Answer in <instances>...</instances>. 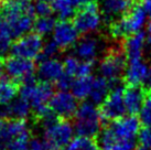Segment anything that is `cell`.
Masks as SVG:
<instances>
[{"mask_svg": "<svg viewBox=\"0 0 151 150\" xmlns=\"http://www.w3.org/2000/svg\"><path fill=\"white\" fill-rule=\"evenodd\" d=\"M147 41L149 42V44H150V45H151V37L148 38V40H147Z\"/></svg>", "mask_w": 151, "mask_h": 150, "instance_id": "74e56055", "label": "cell"}, {"mask_svg": "<svg viewBox=\"0 0 151 150\" xmlns=\"http://www.w3.org/2000/svg\"><path fill=\"white\" fill-rule=\"evenodd\" d=\"M21 84L11 77H0V106L9 104L20 91Z\"/></svg>", "mask_w": 151, "mask_h": 150, "instance_id": "ffe728a7", "label": "cell"}, {"mask_svg": "<svg viewBox=\"0 0 151 150\" xmlns=\"http://www.w3.org/2000/svg\"><path fill=\"white\" fill-rule=\"evenodd\" d=\"M150 92H151V91H150Z\"/></svg>", "mask_w": 151, "mask_h": 150, "instance_id": "60d3db41", "label": "cell"}, {"mask_svg": "<svg viewBox=\"0 0 151 150\" xmlns=\"http://www.w3.org/2000/svg\"><path fill=\"white\" fill-rule=\"evenodd\" d=\"M73 77H74V76L66 74V73L64 72V74L55 82V86L59 88L60 91H67V89L72 88V85L74 83Z\"/></svg>", "mask_w": 151, "mask_h": 150, "instance_id": "4dcf8cb0", "label": "cell"}, {"mask_svg": "<svg viewBox=\"0 0 151 150\" xmlns=\"http://www.w3.org/2000/svg\"><path fill=\"white\" fill-rule=\"evenodd\" d=\"M147 14L139 2H134L128 12L109 23V33L114 39H126L139 32L146 23Z\"/></svg>", "mask_w": 151, "mask_h": 150, "instance_id": "7a4b0ae2", "label": "cell"}, {"mask_svg": "<svg viewBox=\"0 0 151 150\" xmlns=\"http://www.w3.org/2000/svg\"><path fill=\"white\" fill-rule=\"evenodd\" d=\"M146 41H147V35L142 31H139L125 39L122 48L126 53L128 64L142 60L143 48H145Z\"/></svg>", "mask_w": 151, "mask_h": 150, "instance_id": "5bb4252c", "label": "cell"}, {"mask_svg": "<svg viewBox=\"0 0 151 150\" xmlns=\"http://www.w3.org/2000/svg\"><path fill=\"white\" fill-rule=\"evenodd\" d=\"M149 91L141 85H126L124 89V102L126 110L129 115H137L140 112L145 100Z\"/></svg>", "mask_w": 151, "mask_h": 150, "instance_id": "4fadbf2b", "label": "cell"}, {"mask_svg": "<svg viewBox=\"0 0 151 150\" xmlns=\"http://www.w3.org/2000/svg\"><path fill=\"white\" fill-rule=\"evenodd\" d=\"M44 150H50V149H49V148H46V149H44Z\"/></svg>", "mask_w": 151, "mask_h": 150, "instance_id": "ab89813d", "label": "cell"}, {"mask_svg": "<svg viewBox=\"0 0 151 150\" xmlns=\"http://www.w3.org/2000/svg\"><path fill=\"white\" fill-rule=\"evenodd\" d=\"M72 137L73 127L70 120L61 118L45 129L44 142L50 150H62L72 141Z\"/></svg>", "mask_w": 151, "mask_h": 150, "instance_id": "52a82bcc", "label": "cell"}, {"mask_svg": "<svg viewBox=\"0 0 151 150\" xmlns=\"http://www.w3.org/2000/svg\"><path fill=\"white\" fill-rule=\"evenodd\" d=\"M20 97L25 100L33 109L49 104V100L54 94V88L51 82L38 81L35 83L21 84Z\"/></svg>", "mask_w": 151, "mask_h": 150, "instance_id": "5b68a950", "label": "cell"}, {"mask_svg": "<svg viewBox=\"0 0 151 150\" xmlns=\"http://www.w3.org/2000/svg\"><path fill=\"white\" fill-rule=\"evenodd\" d=\"M49 106L60 118L67 120L74 118V115L78 108L77 98L72 93H68L66 91L54 93L51 100H49Z\"/></svg>", "mask_w": 151, "mask_h": 150, "instance_id": "30bf717a", "label": "cell"}, {"mask_svg": "<svg viewBox=\"0 0 151 150\" xmlns=\"http://www.w3.org/2000/svg\"><path fill=\"white\" fill-rule=\"evenodd\" d=\"M132 0H101V12L108 23L113 22L116 17H122L134 6Z\"/></svg>", "mask_w": 151, "mask_h": 150, "instance_id": "9a60e30c", "label": "cell"}, {"mask_svg": "<svg viewBox=\"0 0 151 150\" xmlns=\"http://www.w3.org/2000/svg\"><path fill=\"white\" fill-rule=\"evenodd\" d=\"M98 49V42L92 37L83 38L75 44V53L83 61H95Z\"/></svg>", "mask_w": 151, "mask_h": 150, "instance_id": "d6986e66", "label": "cell"}, {"mask_svg": "<svg viewBox=\"0 0 151 150\" xmlns=\"http://www.w3.org/2000/svg\"><path fill=\"white\" fill-rule=\"evenodd\" d=\"M138 141L139 145L151 150V126H141L138 133Z\"/></svg>", "mask_w": 151, "mask_h": 150, "instance_id": "f1b7e54d", "label": "cell"}, {"mask_svg": "<svg viewBox=\"0 0 151 150\" xmlns=\"http://www.w3.org/2000/svg\"><path fill=\"white\" fill-rule=\"evenodd\" d=\"M11 140L12 137L9 128V119L0 117V148L6 149Z\"/></svg>", "mask_w": 151, "mask_h": 150, "instance_id": "d4e9b609", "label": "cell"}, {"mask_svg": "<svg viewBox=\"0 0 151 150\" xmlns=\"http://www.w3.org/2000/svg\"><path fill=\"white\" fill-rule=\"evenodd\" d=\"M140 6L142 7L145 12L151 19V0H140Z\"/></svg>", "mask_w": 151, "mask_h": 150, "instance_id": "836d02e7", "label": "cell"}, {"mask_svg": "<svg viewBox=\"0 0 151 150\" xmlns=\"http://www.w3.org/2000/svg\"><path fill=\"white\" fill-rule=\"evenodd\" d=\"M64 74V65L56 58H47L40 62L38 67V75L41 81L56 82Z\"/></svg>", "mask_w": 151, "mask_h": 150, "instance_id": "e0dca14e", "label": "cell"}, {"mask_svg": "<svg viewBox=\"0 0 151 150\" xmlns=\"http://www.w3.org/2000/svg\"><path fill=\"white\" fill-rule=\"evenodd\" d=\"M124 89H125L124 84L111 88L108 96L99 105L98 108L104 125L125 117L127 110L124 102Z\"/></svg>", "mask_w": 151, "mask_h": 150, "instance_id": "277c9868", "label": "cell"}, {"mask_svg": "<svg viewBox=\"0 0 151 150\" xmlns=\"http://www.w3.org/2000/svg\"><path fill=\"white\" fill-rule=\"evenodd\" d=\"M139 119L142 126H151V92L148 93L139 112Z\"/></svg>", "mask_w": 151, "mask_h": 150, "instance_id": "484cf974", "label": "cell"}, {"mask_svg": "<svg viewBox=\"0 0 151 150\" xmlns=\"http://www.w3.org/2000/svg\"><path fill=\"white\" fill-rule=\"evenodd\" d=\"M11 38L4 34H0V58H6V54L11 49Z\"/></svg>", "mask_w": 151, "mask_h": 150, "instance_id": "d6a6232c", "label": "cell"}, {"mask_svg": "<svg viewBox=\"0 0 151 150\" xmlns=\"http://www.w3.org/2000/svg\"><path fill=\"white\" fill-rule=\"evenodd\" d=\"M31 105L22 97L11 100L0 109V117L7 119H25L29 116Z\"/></svg>", "mask_w": 151, "mask_h": 150, "instance_id": "2e32d148", "label": "cell"}, {"mask_svg": "<svg viewBox=\"0 0 151 150\" xmlns=\"http://www.w3.org/2000/svg\"><path fill=\"white\" fill-rule=\"evenodd\" d=\"M94 67V61H83L80 63V66L76 73L77 77H86V76H91V73Z\"/></svg>", "mask_w": 151, "mask_h": 150, "instance_id": "1f68e13d", "label": "cell"}, {"mask_svg": "<svg viewBox=\"0 0 151 150\" xmlns=\"http://www.w3.org/2000/svg\"><path fill=\"white\" fill-rule=\"evenodd\" d=\"M93 81H94V79L92 76L77 77V79H75L73 85H72V94L75 96L77 100H84L91 94Z\"/></svg>", "mask_w": 151, "mask_h": 150, "instance_id": "7402d4cb", "label": "cell"}, {"mask_svg": "<svg viewBox=\"0 0 151 150\" xmlns=\"http://www.w3.org/2000/svg\"><path fill=\"white\" fill-rule=\"evenodd\" d=\"M146 30H147V33L149 34V37H151V19L147 22V25H146Z\"/></svg>", "mask_w": 151, "mask_h": 150, "instance_id": "d590c367", "label": "cell"}, {"mask_svg": "<svg viewBox=\"0 0 151 150\" xmlns=\"http://www.w3.org/2000/svg\"><path fill=\"white\" fill-rule=\"evenodd\" d=\"M149 67L145 62L138 61V62L129 63L126 69L125 75H124V82L126 85H141L143 79H146Z\"/></svg>", "mask_w": 151, "mask_h": 150, "instance_id": "ac0fdd59", "label": "cell"}, {"mask_svg": "<svg viewBox=\"0 0 151 150\" xmlns=\"http://www.w3.org/2000/svg\"><path fill=\"white\" fill-rule=\"evenodd\" d=\"M61 50L60 49V46L56 44V42L54 40H50V41H47L43 45V49L41 51V53L39 54L38 58H37V61L39 62H43V61H45L47 58H52V56H54L55 54H58V52Z\"/></svg>", "mask_w": 151, "mask_h": 150, "instance_id": "cb8c5ba5", "label": "cell"}, {"mask_svg": "<svg viewBox=\"0 0 151 150\" xmlns=\"http://www.w3.org/2000/svg\"><path fill=\"white\" fill-rule=\"evenodd\" d=\"M42 37L35 32L27 33L16 39L11 44V55L19 58L37 60L43 49Z\"/></svg>", "mask_w": 151, "mask_h": 150, "instance_id": "ba28073f", "label": "cell"}, {"mask_svg": "<svg viewBox=\"0 0 151 150\" xmlns=\"http://www.w3.org/2000/svg\"><path fill=\"white\" fill-rule=\"evenodd\" d=\"M53 40L60 46L61 50H67L75 45L78 40V31L70 20H60L53 31Z\"/></svg>", "mask_w": 151, "mask_h": 150, "instance_id": "7c38bea8", "label": "cell"}, {"mask_svg": "<svg viewBox=\"0 0 151 150\" xmlns=\"http://www.w3.org/2000/svg\"><path fill=\"white\" fill-rule=\"evenodd\" d=\"M101 23V12L99 4L93 0L76 9L73 25L80 34H88L96 31Z\"/></svg>", "mask_w": 151, "mask_h": 150, "instance_id": "3957f363", "label": "cell"}, {"mask_svg": "<svg viewBox=\"0 0 151 150\" xmlns=\"http://www.w3.org/2000/svg\"><path fill=\"white\" fill-rule=\"evenodd\" d=\"M58 21L53 17H37L33 23V30L35 33L41 37L50 34L54 31V28Z\"/></svg>", "mask_w": 151, "mask_h": 150, "instance_id": "603a6c76", "label": "cell"}, {"mask_svg": "<svg viewBox=\"0 0 151 150\" xmlns=\"http://www.w3.org/2000/svg\"><path fill=\"white\" fill-rule=\"evenodd\" d=\"M4 1H7V0H0V4H2V2H4Z\"/></svg>", "mask_w": 151, "mask_h": 150, "instance_id": "f35d334b", "label": "cell"}, {"mask_svg": "<svg viewBox=\"0 0 151 150\" xmlns=\"http://www.w3.org/2000/svg\"><path fill=\"white\" fill-rule=\"evenodd\" d=\"M34 12L37 17H51V14L54 12V9L50 2L38 0V2L34 4Z\"/></svg>", "mask_w": 151, "mask_h": 150, "instance_id": "83f0119b", "label": "cell"}, {"mask_svg": "<svg viewBox=\"0 0 151 150\" xmlns=\"http://www.w3.org/2000/svg\"><path fill=\"white\" fill-rule=\"evenodd\" d=\"M4 69L11 79L21 84L25 79L34 75L35 63L33 60L11 55L4 58Z\"/></svg>", "mask_w": 151, "mask_h": 150, "instance_id": "8fae6325", "label": "cell"}, {"mask_svg": "<svg viewBox=\"0 0 151 150\" xmlns=\"http://www.w3.org/2000/svg\"><path fill=\"white\" fill-rule=\"evenodd\" d=\"M31 133L12 139L4 150H29Z\"/></svg>", "mask_w": 151, "mask_h": 150, "instance_id": "4316f807", "label": "cell"}, {"mask_svg": "<svg viewBox=\"0 0 151 150\" xmlns=\"http://www.w3.org/2000/svg\"><path fill=\"white\" fill-rule=\"evenodd\" d=\"M80 61L75 58V56H67L63 62L64 65V72L68 75L72 76H76L78 66H80Z\"/></svg>", "mask_w": 151, "mask_h": 150, "instance_id": "f546056e", "label": "cell"}, {"mask_svg": "<svg viewBox=\"0 0 151 150\" xmlns=\"http://www.w3.org/2000/svg\"><path fill=\"white\" fill-rule=\"evenodd\" d=\"M99 108L92 102H83L74 115V129L80 137L96 138L101 128Z\"/></svg>", "mask_w": 151, "mask_h": 150, "instance_id": "6da1fadb", "label": "cell"}, {"mask_svg": "<svg viewBox=\"0 0 151 150\" xmlns=\"http://www.w3.org/2000/svg\"><path fill=\"white\" fill-rule=\"evenodd\" d=\"M127 60L126 53L124 48H114L107 52L105 58L101 60L99 70L101 75L108 81L111 79H120L127 69Z\"/></svg>", "mask_w": 151, "mask_h": 150, "instance_id": "8992f818", "label": "cell"}, {"mask_svg": "<svg viewBox=\"0 0 151 150\" xmlns=\"http://www.w3.org/2000/svg\"><path fill=\"white\" fill-rule=\"evenodd\" d=\"M109 92H110V86H109L108 79H105L104 76H98L96 79H94L91 94H89L92 103L99 106L108 96Z\"/></svg>", "mask_w": 151, "mask_h": 150, "instance_id": "44dd1931", "label": "cell"}, {"mask_svg": "<svg viewBox=\"0 0 151 150\" xmlns=\"http://www.w3.org/2000/svg\"><path fill=\"white\" fill-rule=\"evenodd\" d=\"M40 1H45V2H53V1H54V0H40Z\"/></svg>", "mask_w": 151, "mask_h": 150, "instance_id": "8d00e7d4", "label": "cell"}, {"mask_svg": "<svg viewBox=\"0 0 151 150\" xmlns=\"http://www.w3.org/2000/svg\"><path fill=\"white\" fill-rule=\"evenodd\" d=\"M106 125H108L110 129L113 130L117 142L126 141V140H136L139 130L142 126L140 123V119L136 115H128L120 119L110 121Z\"/></svg>", "mask_w": 151, "mask_h": 150, "instance_id": "9c48e42d", "label": "cell"}, {"mask_svg": "<svg viewBox=\"0 0 151 150\" xmlns=\"http://www.w3.org/2000/svg\"><path fill=\"white\" fill-rule=\"evenodd\" d=\"M4 70V58H0V77H2Z\"/></svg>", "mask_w": 151, "mask_h": 150, "instance_id": "e575fe53", "label": "cell"}]
</instances>
